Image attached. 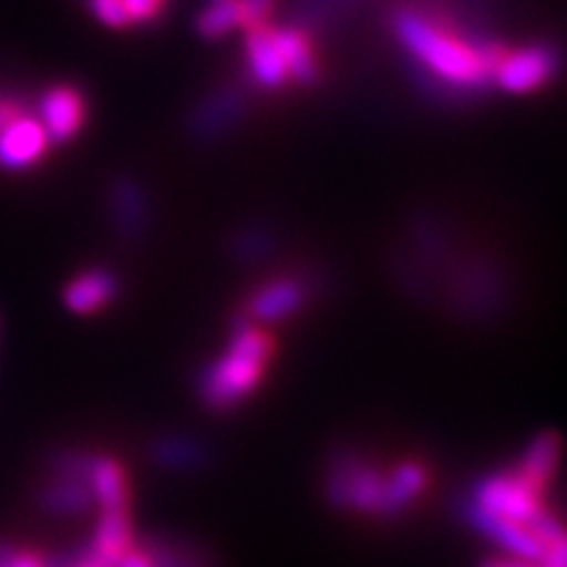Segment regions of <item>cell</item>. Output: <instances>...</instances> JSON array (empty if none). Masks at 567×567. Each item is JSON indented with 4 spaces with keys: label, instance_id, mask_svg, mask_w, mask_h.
I'll return each instance as SVG.
<instances>
[{
    "label": "cell",
    "instance_id": "9",
    "mask_svg": "<svg viewBox=\"0 0 567 567\" xmlns=\"http://www.w3.org/2000/svg\"><path fill=\"white\" fill-rule=\"evenodd\" d=\"M84 116H87V109H84L80 90L59 84V87H51L40 97L38 122L45 130L48 142H59V145L69 142L82 130Z\"/></svg>",
    "mask_w": 567,
    "mask_h": 567
},
{
    "label": "cell",
    "instance_id": "23",
    "mask_svg": "<svg viewBox=\"0 0 567 567\" xmlns=\"http://www.w3.org/2000/svg\"><path fill=\"white\" fill-rule=\"evenodd\" d=\"M147 555H151L155 567H203L193 555H189V551H176L174 547H168V544H163V547H153Z\"/></svg>",
    "mask_w": 567,
    "mask_h": 567
},
{
    "label": "cell",
    "instance_id": "11",
    "mask_svg": "<svg viewBox=\"0 0 567 567\" xmlns=\"http://www.w3.org/2000/svg\"><path fill=\"white\" fill-rule=\"evenodd\" d=\"M245 55L252 82L264 90H279L287 84L289 74L284 66L279 48H276L271 27H252L245 30Z\"/></svg>",
    "mask_w": 567,
    "mask_h": 567
},
{
    "label": "cell",
    "instance_id": "6",
    "mask_svg": "<svg viewBox=\"0 0 567 567\" xmlns=\"http://www.w3.org/2000/svg\"><path fill=\"white\" fill-rule=\"evenodd\" d=\"M465 520L471 523L481 536H486L488 542L496 544V547L505 549L513 559L536 565L538 557H542L544 542L536 536V530L530 526H523V523L486 513V509L471 505V502L465 505Z\"/></svg>",
    "mask_w": 567,
    "mask_h": 567
},
{
    "label": "cell",
    "instance_id": "16",
    "mask_svg": "<svg viewBox=\"0 0 567 567\" xmlns=\"http://www.w3.org/2000/svg\"><path fill=\"white\" fill-rule=\"evenodd\" d=\"M271 34L281 53L284 66H287V74L300 84H313L318 80V63L308 34L295 30V27H284V30L271 27Z\"/></svg>",
    "mask_w": 567,
    "mask_h": 567
},
{
    "label": "cell",
    "instance_id": "2",
    "mask_svg": "<svg viewBox=\"0 0 567 567\" xmlns=\"http://www.w3.org/2000/svg\"><path fill=\"white\" fill-rule=\"evenodd\" d=\"M274 337L250 318L234 323L226 350L200 373L197 392L205 408L231 410L260 386L274 354Z\"/></svg>",
    "mask_w": 567,
    "mask_h": 567
},
{
    "label": "cell",
    "instance_id": "24",
    "mask_svg": "<svg viewBox=\"0 0 567 567\" xmlns=\"http://www.w3.org/2000/svg\"><path fill=\"white\" fill-rule=\"evenodd\" d=\"M130 24H145L163 11V0H122Z\"/></svg>",
    "mask_w": 567,
    "mask_h": 567
},
{
    "label": "cell",
    "instance_id": "19",
    "mask_svg": "<svg viewBox=\"0 0 567 567\" xmlns=\"http://www.w3.org/2000/svg\"><path fill=\"white\" fill-rule=\"evenodd\" d=\"M197 32L205 40H221L226 34L239 30V11L234 0H216L197 13Z\"/></svg>",
    "mask_w": 567,
    "mask_h": 567
},
{
    "label": "cell",
    "instance_id": "22",
    "mask_svg": "<svg viewBox=\"0 0 567 567\" xmlns=\"http://www.w3.org/2000/svg\"><path fill=\"white\" fill-rule=\"evenodd\" d=\"M239 11V27L252 30V27H264L271 19L276 0H234Z\"/></svg>",
    "mask_w": 567,
    "mask_h": 567
},
{
    "label": "cell",
    "instance_id": "18",
    "mask_svg": "<svg viewBox=\"0 0 567 567\" xmlns=\"http://www.w3.org/2000/svg\"><path fill=\"white\" fill-rule=\"evenodd\" d=\"M153 460L161 467H172V471H189V467L203 463L205 450L195 442V439L168 436V439H161V442L153 446Z\"/></svg>",
    "mask_w": 567,
    "mask_h": 567
},
{
    "label": "cell",
    "instance_id": "21",
    "mask_svg": "<svg viewBox=\"0 0 567 567\" xmlns=\"http://www.w3.org/2000/svg\"><path fill=\"white\" fill-rule=\"evenodd\" d=\"M87 9L109 30H124V27H130L122 0H87Z\"/></svg>",
    "mask_w": 567,
    "mask_h": 567
},
{
    "label": "cell",
    "instance_id": "27",
    "mask_svg": "<svg viewBox=\"0 0 567 567\" xmlns=\"http://www.w3.org/2000/svg\"><path fill=\"white\" fill-rule=\"evenodd\" d=\"M116 567H155V563L151 559V555H147V549L132 547L122 559H118Z\"/></svg>",
    "mask_w": 567,
    "mask_h": 567
},
{
    "label": "cell",
    "instance_id": "28",
    "mask_svg": "<svg viewBox=\"0 0 567 567\" xmlns=\"http://www.w3.org/2000/svg\"><path fill=\"white\" fill-rule=\"evenodd\" d=\"M11 551H13L11 544H0V567H9Z\"/></svg>",
    "mask_w": 567,
    "mask_h": 567
},
{
    "label": "cell",
    "instance_id": "25",
    "mask_svg": "<svg viewBox=\"0 0 567 567\" xmlns=\"http://www.w3.org/2000/svg\"><path fill=\"white\" fill-rule=\"evenodd\" d=\"M9 567H48V559L34 549H17L13 547L9 557Z\"/></svg>",
    "mask_w": 567,
    "mask_h": 567
},
{
    "label": "cell",
    "instance_id": "20",
    "mask_svg": "<svg viewBox=\"0 0 567 567\" xmlns=\"http://www.w3.org/2000/svg\"><path fill=\"white\" fill-rule=\"evenodd\" d=\"M113 208H116L118 229L124 234H134L142 229V224H145V200H142V193L134 184L126 182L118 187Z\"/></svg>",
    "mask_w": 567,
    "mask_h": 567
},
{
    "label": "cell",
    "instance_id": "1",
    "mask_svg": "<svg viewBox=\"0 0 567 567\" xmlns=\"http://www.w3.org/2000/svg\"><path fill=\"white\" fill-rule=\"evenodd\" d=\"M394 32L417 63H423L436 80L452 84V87L486 84L492 80L494 66L505 55L499 45L473 48L471 42L457 38L444 24L431 21L425 13L413 9L396 11Z\"/></svg>",
    "mask_w": 567,
    "mask_h": 567
},
{
    "label": "cell",
    "instance_id": "12",
    "mask_svg": "<svg viewBox=\"0 0 567 567\" xmlns=\"http://www.w3.org/2000/svg\"><path fill=\"white\" fill-rule=\"evenodd\" d=\"M84 484L90 488L92 505L105 509H130V484H126V471L116 457L92 455Z\"/></svg>",
    "mask_w": 567,
    "mask_h": 567
},
{
    "label": "cell",
    "instance_id": "31",
    "mask_svg": "<svg viewBox=\"0 0 567 567\" xmlns=\"http://www.w3.org/2000/svg\"><path fill=\"white\" fill-rule=\"evenodd\" d=\"M213 3H216V0H213Z\"/></svg>",
    "mask_w": 567,
    "mask_h": 567
},
{
    "label": "cell",
    "instance_id": "26",
    "mask_svg": "<svg viewBox=\"0 0 567 567\" xmlns=\"http://www.w3.org/2000/svg\"><path fill=\"white\" fill-rule=\"evenodd\" d=\"M48 567H103L97 559L90 557V551H80V555H69V557H59L51 559Z\"/></svg>",
    "mask_w": 567,
    "mask_h": 567
},
{
    "label": "cell",
    "instance_id": "13",
    "mask_svg": "<svg viewBox=\"0 0 567 567\" xmlns=\"http://www.w3.org/2000/svg\"><path fill=\"white\" fill-rule=\"evenodd\" d=\"M134 547L130 509H105L97 520L95 534L90 542V557L97 559L103 567H116L126 551Z\"/></svg>",
    "mask_w": 567,
    "mask_h": 567
},
{
    "label": "cell",
    "instance_id": "8",
    "mask_svg": "<svg viewBox=\"0 0 567 567\" xmlns=\"http://www.w3.org/2000/svg\"><path fill=\"white\" fill-rule=\"evenodd\" d=\"M48 145L51 142L38 118L19 113L9 124L0 126V168L9 172L30 168L45 155Z\"/></svg>",
    "mask_w": 567,
    "mask_h": 567
},
{
    "label": "cell",
    "instance_id": "30",
    "mask_svg": "<svg viewBox=\"0 0 567 567\" xmlns=\"http://www.w3.org/2000/svg\"><path fill=\"white\" fill-rule=\"evenodd\" d=\"M481 567H505V565H502V563H499V559H486V563H484V565H481Z\"/></svg>",
    "mask_w": 567,
    "mask_h": 567
},
{
    "label": "cell",
    "instance_id": "5",
    "mask_svg": "<svg viewBox=\"0 0 567 567\" xmlns=\"http://www.w3.org/2000/svg\"><path fill=\"white\" fill-rule=\"evenodd\" d=\"M557 71V55L549 45H528L515 53H505L494 66L492 80L505 92L526 95L544 87Z\"/></svg>",
    "mask_w": 567,
    "mask_h": 567
},
{
    "label": "cell",
    "instance_id": "17",
    "mask_svg": "<svg viewBox=\"0 0 567 567\" xmlns=\"http://www.w3.org/2000/svg\"><path fill=\"white\" fill-rule=\"evenodd\" d=\"M38 502L45 513L59 515V517H76L87 513L92 507L87 484L80 478H63V476H53L51 484L42 486Z\"/></svg>",
    "mask_w": 567,
    "mask_h": 567
},
{
    "label": "cell",
    "instance_id": "7",
    "mask_svg": "<svg viewBox=\"0 0 567 567\" xmlns=\"http://www.w3.org/2000/svg\"><path fill=\"white\" fill-rule=\"evenodd\" d=\"M308 302V287L295 276L268 279L255 289L247 302V316L252 323H279L300 313Z\"/></svg>",
    "mask_w": 567,
    "mask_h": 567
},
{
    "label": "cell",
    "instance_id": "3",
    "mask_svg": "<svg viewBox=\"0 0 567 567\" xmlns=\"http://www.w3.org/2000/svg\"><path fill=\"white\" fill-rule=\"evenodd\" d=\"M386 473L358 455H337L326 476V496L339 509L384 517Z\"/></svg>",
    "mask_w": 567,
    "mask_h": 567
},
{
    "label": "cell",
    "instance_id": "10",
    "mask_svg": "<svg viewBox=\"0 0 567 567\" xmlns=\"http://www.w3.org/2000/svg\"><path fill=\"white\" fill-rule=\"evenodd\" d=\"M118 295V279L111 268H87L63 289V305L76 316H92L109 308Z\"/></svg>",
    "mask_w": 567,
    "mask_h": 567
},
{
    "label": "cell",
    "instance_id": "14",
    "mask_svg": "<svg viewBox=\"0 0 567 567\" xmlns=\"http://www.w3.org/2000/svg\"><path fill=\"white\" fill-rule=\"evenodd\" d=\"M559 436L555 431H542V434L530 439V444L523 452L520 463L515 465V471L520 473L528 484H534L538 492H547L551 478H555L557 465H559Z\"/></svg>",
    "mask_w": 567,
    "mask_h": 567
},
{
    "label": "cell",
    "instance_id": "15",
    "mask_svg": "<svg viewBox=\"0 0 567 567\" xmlns=\"http://www.w3.org/2000/svg\"><path fill=\"white\" fill-rule=\"evenodd\" d=\"M429 486V471L421 463H402L386 473L384 517H396L421 499Z\"/></svg>",
    "mask_w": 567,
    "mask_h": 567
},
{
    "label": "cell",
    "instance_id": "4",
    "mask_svg": "<svg viewBox=\"0 0 567 567\" xmlns=\"http://www.w3.org/2000/svg\"><path fill=\"white\" fill-rule=\"evenodd\" d=\"M471 505H476L486 513L507 517V520L530 526L538 515L544 513V492H538L534 484H528L520 473L499 471L488 473L473 486Z\"/></svg>",
    "mask_w": 567,
    "mask_h": 567
},
{
    "label": "cell",
    "instance_id": "29",
    "mask_svg": "<svg viewBox=\"0 0 567 567\" xmlns=\"http://www.w3.org/2000/svg\"><path fill=\"white\" fill-rule=\"evenodd\" d=\"M502 565H505V567H536L534 563H520V559H505Z\"/></svg>",
    "mask_w": 567,
    "mask_h": 567
}]
</instances>
